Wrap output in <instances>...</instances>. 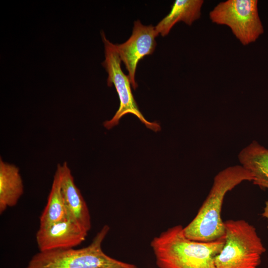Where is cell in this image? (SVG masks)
Wrapping results in <instances>:
<instances>
[{"label":"cell","mask_w":268,"mask_h":268,"mask_svg":"<svg viewBox=\"0 0 268 268\" xmlns=\"http://www.w3.org/2000/svg\"><path fill=\"white\" fill-rule=\"evenodd\" d=\"M177 225L154 237L150 246L160 268H216L214 258L222 249L225 237L210 242L188 238Z\"/></svg>","instance_id":"6da1fadb"},{"label":"cell","mask_w":268,"mask_h":268,"mask_svg":"<svg viewBox=\"0 0 268 268\" xmlns=\"http://www.w3.org/2000/svg\"><path fill=\"white\" fill-rule=\"evenodd\" d=\"M252 180V175L241 165L230 166L219 172L197 215L184 227L185 235L199 242L213 241L224 237V223L221 214L224 197L242 182Z\"/></svg>","instance_id":"7a4b0ae2"},{"label":"cell","mask_w":268,"mask_h":268,"mask_svg":"<svg viewBox=\"0 0 268 268\" xmlns=\"http://www.w3.org/2000/svg\"><path fill=\"white\" fill-rule=\"evenodd\" d=\"M110 230L104 225L86 247L39 251L25 268H137L106 254L102 243Z\"/></svg>","instance_id":"3957f363"},{"label":"cell","mask_w":268,"mask_h":268,"mask_svg":"<svg viewBox=\"0 0 268 268\" xmlns=\"http://www.w3.org/2000/svg\"><path fill=\"white\" fill-rule=\"evenodd\" d=\"M225 242L214 258L216 268H258L266 249L255 227L244 220L224 221Z\"/></svg>","instance_id":"277c9868"},{"label":"cell","mask_w":268,"mask_h":268,"mask_svg":"<svg viewBox=\"0 0 268 268\" xmlns=\"http://www.w3.org/2000/svg\"><path fill=\"white\" fill-rule=\"evenodd\" d=\"M257 0H227L209 13L212 23L226 25L244 46L255 42L264 32Z\"/></svg>","instance_id":"5b68a950"},{"label":"cell","mask_w":268,"mask_h":268,"mask_svg":"<svg viewBox=\"0 0 268 268\" xmlns=\"http://www.w3.org/2000/svg\"><path fill=\"white\" fill-rule=\"evenodd\" d=\"M105 47V60L102 63L108 73L107 85H114L120 99V106L113 117L104 123V126L109 130L119 124L120 119L125 115L132 114L148 129L154 131H160L161 127L156 122H150L146 120L134 100L131 88V81L121 67V60L117 50L116 44L108 40L104 32L101 33Z\"/></svg>","instance_id":"8992f818"},{"label":"cell","mask_w":268,"mask_h":268,"mask_svg":"<svg viewBox=\"0 0 268 268\" xmlns=\"http://www.w3.org/2000/svg\"><path fill=\"white\" fill-rule=\"evenodd\" d=\"M158 35L155 27L152 25H143L137 20L134 22L132 34L129 39L121 44H116L134 89L137 87L135 80L137 64L144 56L153 53L156 46L155 38Z\"/></svg>","instance_id":"52a82bcc"},{"label":"cell","mask_w":268,"mask_h":268,"mask_svg":"<svg viewBox=\"0 0 268 268\" xmlns=\"http://www.w3.org/2000/svg\"><path fill=\"white\" fill-rule=\"evenodd\" d=\"M87 233L66 217L52 224L39 226L36 240L39 251L72 248L85 240Z\"/></svg>","instance_id":"ba28073f"},{"label":"cell","mask_w":268,"mask_h":268,"mask_svg":"<svg viewBox=\"0 0 268 268\" xmlns=\"http://www.w3.org/2000/svg\"><path fill=\"white\" fill-rule=\"evenodd\" d=\"M61 174V187L67 217L88 232L91 226L87 205L76 186L71 170L66 162L58 164Z\"/></svg>","instance_id":"9c48e42d"},{"label":"cell","mask_w":268,"mask_h":268,"mask_svg":"<svg viewBox=\"0 0 268 268\" xmlns=\"http://www.w3.org/2000/svg\"><path fill=\"white\" fill-rule=\"evenodd\" d=\"M238 158L252 175L253 183L268 189V148L254 140L240 151Z\"/></svg>","instance_id":"30bf717a"},{"label":"cell","mask_w":268,"mask_h":268,"mask_svg":"<svg viewBox=\"0 0 268 268\" xmlns=\"http://www.w3.org/2000/svg\"><path fill=\"white\" fill-rule=\"evenodd\" d=\"M24 187L19 168L0 158V213L16 205Z\"/></svg>","instance_id":"8fae6325"},{"label":"cell","mask_w":268,"mask_h":268,"mask_svg":"<svg viewBox=\"0 0 268 268\" xmlns=\"http://www.w3.org/2000/svg\"><path fill=\"white\" fill-rule=\"evenodd\" d=\"M203 0H176L170 12L155 26L159 34L165 36L178 22H183L189 26L201 16Z\"/></svg>","instance_id":"7c38bea8"},{"label":"cell","mask_w":268,"mask_h":268,"mask_svg":"<svg viewBox=\"0 0 268 268\" xmlns=\"http://www.w3.org/2000/svg\"><path fill=\"white\" fill-rule=\"evenodd\" d=\"M67 217L61 187V174L57 167L47 204L41 213L40 226H46Z\"/></svg>","instance_id":"4fadbf2b"},{"label":"cell","mask_w":268,"mask_h":268,"mask_svg":"<svg viewBox=\"0 0 268 268\" xmlns=\"http://www.w3.org/2000/svg\"><path fill=\"white\" fill-rule=\"evenodd\" d=\"M262 215L263 217H265L267 219L268 228V200L266 202L265 206L264 207V211Z\"/></svg>","instance_id":"5bb4252c"}]
</instances>
